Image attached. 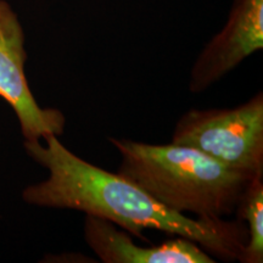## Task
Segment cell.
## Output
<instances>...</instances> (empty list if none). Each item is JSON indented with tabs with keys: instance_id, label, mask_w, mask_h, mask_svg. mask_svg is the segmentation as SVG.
I'll use <instances>...</instances> for the list:
<instances>
[{
	"instance_id": "cell-1",
	"label": "cell",
	"mask_w": 263,
	"mask_h": 263,
	"mask_svg": "<svg viewBox=\"0 0 263 263\" xmlns=\"http://www.w3.org/2000/svg\"><path fill=\"white\" fill-rule=\"evenodd\" d=\"M43 140L44 144L24 143L27 155L49 172L47 179L22 192L25 202L99 217L145 241L146 229L185 238L212 257L239 261L248 241V229L240 218H192L176 212L120 173L81 159L54 134Z\"/></svg>"
},
{
	"instance_id": "cell-2",
	"label": "cell",
	"mask_w": 263,
	"mask_h": 263,
	"mask_svg": "<svg viewBox=\"0 0 263 263\" xmlns=\"http://www.w3.org/2000/svg\"><path fill=\"white\" fill-rule=\"evenodd\" d=\"M108 140L121 156L117 173L183 215L207 218L233 215L249 183L256 178L189 146L123 138Z\"/></svg>"
},
{
	"instance_id": "cell-3",
	"label": "cell",
	"mask_w": 263,
	"mask_h": 263,
	"mask_svg": "<svg viewBox=\"0 0 263 263\" xmlns=\"http://www.w3.org/2000/svg\"><path fill=\"white\" fill-rule=\"evenodd\" d=\"M171 143L193 147L251 176H263V93L233 108H190Z\"/></svg>"
},
{
	"instance_id": "cell-4",
	"label": "cell",
	"mask_w": 263,
	"mask_h": 263,
	"mask_svg": "<svg viewBox=\"0 0 263 263\" xmlns=\"http://www.w3.org/2000/svg\"><path fill=\"white\" fill-rule=\"evenodd\" d=\"M25 32L5 0H0V97L17 116L25 140H41L64 134L66 117L58 108L41 107L29 89L25 65Z\"/></svg>"
},
{
	"instance_id": "cell-5",
	"label": "cell",
	"mask_w": 263,
	"mask_h": 263,
	"mask_svg": "<svg viewBox=\"0 0 263 263\" xmlns=\"http://www.w3.org/2000/svg\"><path fill=\"white\" fill-rule=\"evenodd\" d=\"M262 48L263 0H233L226 25L194 62L189 91L203 93Z\"/></svg>"
},
{
	"instance_id": "cell-6",
	"label": "cell",
	"mask_w": 263,
	"mask_h": 263,
	"mask_svg": "<svg viewBox=\"0 0 263 263\" xmlns=\"http://www.w3.org/2000/svg\"><path fill=\"white\" fill-rule=\"evenodd\" d=\"M85 242L104 263H215L216 259L196 242L185 238L167 240L149 248L134 244L133 239L116 224L85 215Z\"/></svg>"
},
{
	"instance_id": "cell-7",
	"label": "cell",
	"mask_w": 263,
	"mask_h": 263,
	"mask_svg": "<svg viewBox=\"0 0 263 263\" xmlns=\"http://www.w3.org/2000/svg\"><path fill=\"white\" fill-rule=\"evenodd\" d=\"M235 213L245 223L248 241L239 262H263V176L256 177L249 183L240 199Z\"/></svg>"
}]
</instances>
